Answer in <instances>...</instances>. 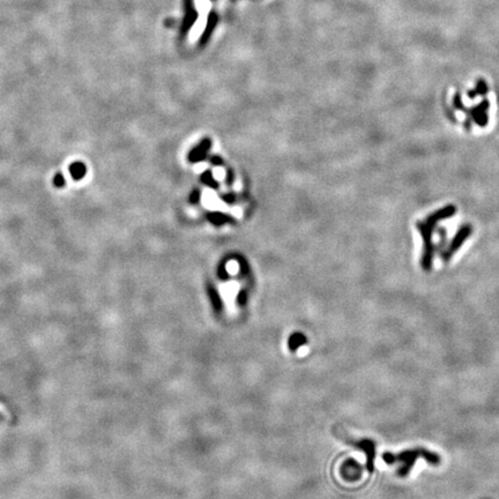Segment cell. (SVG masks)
Returning <instances> with one entry per match:
<instances>
[{
  "label": "cell",
  "mask_w": 499,
  "mask_h": 499,
  "mask_svg": "<svg viewBox=\"0 0 499 499\" xmlns=\"http://www.w3.org/2000/svg\"><path fill=\"white\" fill-rule=\"evenodd\" d=\"M419 458H424L429 461L431 464H438L439 463V457L435 453H431L429 451H424L422 448H419V450H413V451H404L401 452L400 454H391V453H385L384 454V460L387 463H400L401 467L399 469V474L401 476H405L409 474L410 468L414 466L415 461H416Z\"/></svg>",
  "instance_id": "cell-2"
},
{
  "label": "cell",
  "mask_w": 499,
  "mask_h": 499,
  "mask_svg": "<svg viewBox=\"0 0 499 499\" xmlns=\"http://www.w3.org/2000/svg\"><path fill=\"white\" fill-rule=\"evenodd\" d=\"M495 102V94L492 92L489 83L483 79L477 80L473 86L466 89H457L448 96V109L452 110V115L458 117L463 112L462 120L466 126L475 123L480 126H485L488 124L491 111H489ZM462 120L460 123H462Z\"/></svg>",
  "instance_id": "cell-1"
},
{
  "label": "cell",
  "mask_w": 499,
  "mask_h": 499,
  "mask_svg": "<svg viewBox=\"0 0 499 499\" xmlns=\"http://www.w3.org/2000/svg\"><path fill=\"white\" fill-rule=\"evenodd\" d=\"M70 173L72 178L76 180H80L81 178H83L86 174V165L81 163V162H76V163L71 165Z\"/></svg>",
  "instance_id": "cell-3"
},
{
  "label": "cell",
  "mask_w": 499,
  "mask_h": 499,
  "mask_svg": "<svg viewBox=\"0 0 499 499\" xmlns=\"http://www.w3.org/2000/svg\"><path fill=\"white\" fill-rule=\"evenodd\" d=\"M303 342H304L303 336H302L301 334H296L295 336H292L291 340H290V347H291L292 349H294L295 347L297 348L298 345H301Z\"/></svg>",
  "instance_id": "cell-4"
},
{
  "label": "cell",
  "mask_w": 499,
  "mask_h": 499,
  "mask_svg": "<svg viewBox=\"0 0 499 499\" xmlns=\"http://www.w3.org/2000/svg\"><path fill=\"white\" fill-rule=\"evenodd\" d=\"M54 183L57 187H62L66 183V180H65V177L62 176V173H57L54 178Z\"/></svg>",
  "instance_id": "cell-5"
}]
</instances>
